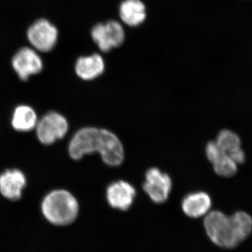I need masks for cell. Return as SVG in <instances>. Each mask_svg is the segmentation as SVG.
<instances>
[{
  "mask_svg": "<svg viewBox=\"0 0 252 252\" xmlns=\"http://www.w3.org/2000/svg\"><path fill=\"white\" fill-rule=\"evenodd\" d=\"M68 152L74 160L98 152L104 163L119 166L124 161V149L122 142L111 131L94 127L78 130L69 142Z\"/></svg>",
  "mask_w": 252,
  "mask_h": 252,
  "instance_id": "6da1fadb",
  "label": "cell"
},
{
  "mask_svg": "<svg viewBox=\"0 0 252 252\" xmlns=\"http://www.w3.org/2000/svg\"><path fill=\"white\" fill-rule=\"evenodd\" d=\"M204 227L209 238L217 246L234 248L251 233L252 218L246 212H237L228 217L216 210L205 215Z\"/></svg>",
  "mask_w": 252,
  "mask_h": 252,
  "instance_id": "7a4b0ae2",
  "label": "cell"
},
{
  "mask_svg": "<svg viewBox=\"0 0 252 252\" xmlns=\"http://www.w3.org/2000/svg\"><path fill=\"white\" fill-rule=\"evenodd\" d=\"M41 212L46 220L56 225H67L75 220L79 206L77 198L70 192L57 189L50 192L43 199Z\"/></svg>",
  "mask_w": 252,
  "mask_h": 252,
  "instance_id": "3957f363",
  "label": "cell"
},
{
  "mask_svg": "<svg viewBox=\"0 0 252 252\" xmlns=\"http://www.w3.org/2000/svg\"><path fill=\"white\" fill-rule=\"evenodd\" d=\"M38 140L44 145H51L63 139L69 130L66 118L56 112H50L38 121L35 127Z\"/></svg>",
  "mask_w": 252,
  "mask_h": 252,
  "instance_id": "277c9868",
  "label": "cell"
},
{
  "mask_svg": "<svg viewBox=\"0 0 252 252\" xmlns=\"http://www.w3.org/2000/svg\"><path fill=\"white\" fill-rule=\"evenodd\" d=\"M91 36L101 51L109 52L114 48L122 45L125 39V32L120 23L109 21L105 24L96 25L91 31Z\"/></svg>",
  "mask_w": 252,
  "mask_h": 252,
  "instance_id": "5b68a950",
  "label": "cell"
},
{
  "mask_svg": "<svg viewBox=\"0 0 252 252\" xmlns=\"http://www.w3.org/2000/svg\"><path fill=\"white\" fill-rule=\"evenodd\" d=\"M172 180L167 174L162 173L156 167L149 169L146 174L143 185L144 191L156 203H165L172 189Z\"/></svg>",
  "mask_w": 252,
  "mask_h": 252,
  "instance_id": "8992f818",
  "label": "cell"
},
{
  "mask_svg": "<svg viewBox=\"0 0 252 252\" xmlns=\"http://www.w3.org/2000/svg\"><path fill=\"white\" fill-rule=\"evenodd\" d=\"M28 38L38 51L47 52L52 50L57 42V29L46 20H39L28 29Z\"/></svg>",
  "mask_w": 252,
  "mask_h": 252,
  "instance_id": "52a82bcc",
  "label": "cell"
},
{
  "mask_svg": "<svg viewBox=\"0 0 252 252\" xmlns=\"http://www.w3.org/2000/svg\"><path fill=\"white\" fill-rule=\"evenodd\" d=\"M13 68L22 81L38 74L43 69V63L39 55L30 48H23L15 54L12 59Z\"/></svg>",
  "mask_w": 252,
  "mask_h": 252,
  "instance_id": "ba28073f",
  "label": "cell"
},
{
  "mask_svg": "<svg viewBox=\"0 0 252 252\" xmlns=\"http://www.w3.org/2000/svg\"><path fill=\"white\" fill-rule=\"evenodd\" d=\"M136 190L128 182L119 181L111 184L107 189V200L114 209L125 211L133 203Z\"/></svg>",
  "mask_w": 252,
  "mask_h": 252,
  "instance_id": "9c48e42d",
  "label": "cell"
},
{
  "mask_svg": "<svg viewBox=\"0 0 252 252\" xmlns=\"http://www.w3.org/2000/svg\"><path fill=\"white\" fill-rule=\"evenodd\" d=\"M26 185V175L18 169L6 170L0 174V193L8 200L21 198Z\"/></svg>",
  "mask_w": 252,
  "mask_h": 252,
  "instance_id": "30bf717a",
  "label": "cell"
},
{
  "mask_svg": "<svg viewBox=\"0 0 252 252\" xmlns=\"http://www.w3.org/2000/svg\"><path fill=\"white\" fill-rule=\"evenodd\" d=\"M206 155L217 175L230 177L235 175L238 171V164L220 150L215 141L207 144Z\"/></svg>",
  "mask_w": 252,
  "mask_h": 252,
  "instance_id": "8fae6325",
  "label": "cell"
},
{
  "mask_svg": "<svg viewBox=\"0 0 252 252\" xmlns=\"http://www.w3.org/2000/svg\"><path fill=\"white\" fill-rule=\"evenodd\" d=\"M220 150L229 156L237 164L245 161V154L242 149L240 137L233 131L223 130L220 131L215 141Z\"/></svg>",
  "mask_w": 252,
  "mask_h": 252,
  "instance_id": "7c38bea8",
  "label": "cell"
},
{
  "mask_svg": "<svg viewBox=\"0 0 252 252\" xmlns=\"http://www.w3.org/2000/svg\"><path fill=\"white\" fill-rule=\"evenodd\" d=\"M212 206L210 195L205 192H195L189 194L184 198L182 207L184 213L190 218H200L205 216Z\"/></svg>",
  "mask_w": 252,
  "mask_h": 252,
  "instance_id": "4fadbf2b",
  "label": "cell"
},
{
  "mask_svg": "<svg viewBox=\"0 0 252 252\" xmlns=\"http://www.w3.org/2000/svg\"><path fill=\"white\" fill-rule=\"evenodd\" d=\"M104 70V61L99 54L79 58L76 63V73L78 77L84 80L96 79L103 73Z\"/></svg>",
  "mask_w": 252,
  "mask_h": 252,
  "instance_id": "5bb4252c",
  "label": "cell"
},
{
  "mask_svg": "<svg viewBox=\"0 0 252 252\" xmlns=\"http://www.w3.org/2000/svg\"><path fill=\"white\" fill-rule=\"evenodd\" d=\"M123 22L131 27L140 26L146 19V7L140 0H125L119 8Z\"/></svg>",
  "mask_w": 252,
  "mask_h": 252,
  "instance_id": "9a60e30c",
  "label": "cell"
},
{
  "mask_svg": "<svg viewBox=\"0 0 252 252\" xmlns=\"http://www.w3.org/2000/svg\"><path fill=\"white\" fill-rule=\"evenodd\" d=\"M37 115L31 106H18L15 108L11 118V126L18 132H29L35 129L38 122Z\"/></svg>",
  "mask_w": 252,
  "mask_h": 252,
  "instance_id": "2e32d148",
  "label": "cell"
}]
</instances>
